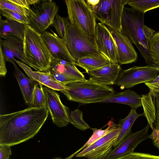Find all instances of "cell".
Wrapping results in <instances>:
<instances>
[{"label": "cell", "instance_id": "cell-42", "mask_svg": "<svg viewBox=\"0 0 159 159\" xmlns=\"http://www.w3.org/2000/svg\"><path fill=\"white\" fill-rule=\"evenodd\" d=\"M52 159H66V158L65 159H63L62 158H61V157H56V158H53Z\"/></svg>", "mask_w": 159, "mask_h": 159}, {"label": "cell", "instance_id": "cell-32", "mask_svg": "<svg viewBox=\"0 0 159 159\" xmlns=\"http://www.w3.org/2000/svg\"><path fill=\"white\" fill-rule=\"evenodd\" d=\"M7 9L27 17V10L12 2L9 0H0V10Z\"/></svg>", "mask_w": 159, "mask_h": 159}, {"label": "cell", "instance_id": "cell-11", "mask_svg": "<svg viewBox=\"0 0 159 159\" xmlns=\"http://www.w3.org/2000/svg\"><path fill=\"white\" fill-rule=\"evenodd\" d=\"M46 107L49 111L53 123L60 128L70 123L69 108L61 102L60 95L55 90L44 86Z\"/></svg>", "mask_w": 159, "mask_h": 159}, {"label": "cell", "instance_id": "cell-20", "mask_svg": "<svg viewBox=\"0 0 159 159\" xmlns=\"http://www.w3.org/2000/svg\"><path fill=\"white\" fill-rule=\"evenodd\" d=\"M52 72L65 75L78 80L86 79L84 75L74 64L64 60L52 59L49 72Z\"/></svg>", "mask_w": 159, "mask_h": 159}, {"label": "cell", "instance_id": "cell-26", "mask_svg": "<svg viewBox=\"0 0 159 159\" xmlns=\"http://www.w3.org/2000/svg\"><path fill=\"white\" fill-rule=\"evenodd\" d=\"M127 4L131 8L145 14L159 7V0H130Z\"/></svg>", "mask_w": 159, "mask_h": 159}, {"label": "cell", "instance_id": "cell-15", "mask_svg": "<svg viewBox=\"0 0 159 159\" xmlns=\"http://www.w3.org/2000/svg\"><path fill=\"white\" fill-rule=\"evenodd\" d=\"M0 45L6 61L16 65V57L30 66L25 57L23 40L15 36L7 35L0 39Z\"/></svg>", "mask_w": 159, "mask_h": 159}, {"label": "cell", "instance_id": "cell-34", "mask_svg": "<svg viewBox=\"0 0 159 159\" xmlns=\"http://www.w3.org/2000/svg\"><path fill=\"white\" fill-rule=\"evenodd\" d=\"M115 159H159V156L134 152Z\"/></svg>", "mask_w": 159, "mask_h": 159}, {"label": "cell", "instance_id": "cell-21", "mask_svg": "<svg viewBox=\"0 0 159 159\" xmlns=\"http://www.w3.org/2000/svg\"><path fill=\"white\" fill-rule=\"evenodd\" d=\"M14 74L17 81L23 98L25 103L32 106L33 94L36 83L25 76L16 65L14 66Z\"/></svg>", "mask_w": 159, "mask_h": 159}, {"label": "cell", "instance_id": "cell-1", "mask_svg": "<svg viewBox=\"0 0 159 159\" xmlns=\"http://www.w3.org/2000/svg\"><path fill=\"white\" fill-rule=\"evenodd\" d=\"M46 107L32 106L24 110L0 115V145L13 146L33 138L46 120Z\"/></svg>", "mask_w": 159, "mask_h": 159}, {"label": "cell", "instance_id": "cell-30", "mask_svg": "<svg viewBox=\"0 0 159 159\" xmlns=\"http://www.w3.org/2000/svg\"><path fill=\"white\" fill-rule=\"evenodd\" d=\"M46 101L43 85L37 83L34 90L32 107H46Z\"/></svg>", "mask_w": 159, "mask_h": 159}, {"label": "cell", "instance_id": "cell-12", "mask_svg": "<svg viewBox=\"0 0 159 159\" xmlns=\"http://www.w3.org/2000/svg\"><path fill=\"white\" fill-rule=\"evenodd\" d=\"M149 127L148 124L141 130L129 134L102 159H115L134 152L140 143L149 138Z\"/></svg>", "mask_w": 159, "mask_h": 159}, {"label": "cell", "instance_id": "cell-5", "mask_svg": "<svg viewBox=\"0 0 159 159\" xmlns=\"http://www.w3.org/2000/svg\"><path fill=\"white\" fill-rule=\"evenodd\" d=\"M65 2L70 24L86 35L94 37L97 19L91 6L84 0H66Z\"/></svg>", "mask_w": 159, "mask_h": 159}, {"label": "cell", "instance_id": "cell-4", "mask_svg": "<svg viewBox=\"0 0 159 159\" xmlns=\"http://www.w3.org/2000/svg\"><path fill=\"white\" fill-rule=\"evenodd\" d=\"M25 26L24 49L26 60L37 71L49 73L52 58L42 34L28 25Z\"/></svg>", "mask_w": 159, "mask_h": 159}, {"label": "cell", "instance_id": "cell-9", "mask_svg": "<svg viewBox=\"0 0 159 159\" xmlns=\"http://www.w3.org/2000/svg\"><path fill=\"white\" fill-rule=\"evenodd\" d=\"M159 74V66L156 65L134 66L126 70L122 69L114 84L130 88L139 84L153 81Z\"/></svg>", "mask_w": 159, "mask_h": 159}, {"label": "cell", "instance_id": "cell-41", "mask_svg": "<svg viewBox=\"0 0 159 159\" xmlns=\"http://www.w3.org/2000/svg\"><path fill=\"white\" fill-rule=\"evenodd\" d=\"M154 93H157V94H159V85L158 86V87H157V90H156L155 92Z\"/></svg>", "mask_w": 159, "mask_h": 159}, {"label": "cell", "instance_id": "cell-3", "mask_svg": "<svg viewBox=\"0 0 159 159\" xmlns=\"http://www.w3.org/2000/svg\"><path fill=\"white\" fill-rule=\"evenodd\" d=\"M63 85L65 89L59 91L68 100L84 104L98 103L115 93L112 88L89 80H77Z\"/></svg>", "mask_w": 159, "mask_h": 159}, {"label": "cell", "instance_id": "cell-28", "mask_svg": "<svg viewBox=\"0 0 159 159\" xmlns=\"http://www.w3.org/2000/svg\"><path fill=\"white\" fill-rule=\"evenodd\" d=\"M69 116L70 123L77 128L82 130H85L90 128L83 119V111L79 109L70 111Z\"/></svg>", "mask_w": 159, "mask_h": 159}, {"label": "cell", "instance_id": "cell-25", "mask_svg": "<svg viewBox=\"0 0 159 159\" xmlns=\"http://www.w3.org/2000/svg\"><path fill=\"white\" fill-rule=\"evenodd\" d=\"M155 99V98L150 90L147 94L141 96L142 106L143 110V116L147 118L148 124L152 130L154 129L153 125L156 120V109Z\"/></svg>", "mask_w": 159, "mask_h": 159}, {"label": "cell", "instance_id": "cell-36", "mask_svg": "<svg viewBox=\"0 0 159 159\" xmlns=\"http://www.w3.org/2000/svg\"><path fill=\"white\" fill-rule=\"evenodd\" d=\"M151 92L152 96L155 98V105L156 109L155 127H154V128L158 129H159V94L152 92L151 91Z\"/></svg>", "mask_w": 159, "mask_h": 159}, {"label": "cell", "instance_id": "cell-31", "mask_svg": "<svg viewBox=\"0 0 159 159\" xmlns=\"http://www.w3.org/2000/svg\"><path fill=\"white\" fill-rule=\"evenodd\" d=\"M70 24L68 18L62 17L57 14L53 20L52 25L59 38L63 39L68 25Z\"/></svg>", "mask_w": 159, "mask_h": 159}, {"label": "cell", "instance_id": "cell-2", "mask_svg": "<svg viewBox=\"0 0 159 159\" xmlns=\"http://www.w3.org/2000/svg\"><path fill=\"white\" fill-rule=\"evenodd\" d=\"M144 14L131 8L125 7L120 32L134 44L147 65H155L150 55L148 41L156 32L144 25Z\"/></svg>", "mask_w": 159, "mask_h": 159}, {"label": "cell", "instance_id": "cell-33", "mask_svg": "<svg viewBox=\"0 0 159 159\" xmlns=\"http://www.w3.org/2000/svg\"><path fill=\"white\" fill-rule=\"evenodd\" d=\"M0 10L1 15L7 19L16 21L24 25H28L27 19L25 16L7 9Z\"/></svg>", "mask_w": 159, "mask_h": 159}, {"label": "cell", "instance_id": "cell-8", "mask_svg": "<svg viewBox=\"0 0 159 159\" xmlns=\"http://www.w3.org/2000/svg\"><path fill=\"white\" fill-rule=\"evenodd\" d=\"M130 0H100L97 5L91 7L97 19L120 32L123 9Z\"/></svg>", "mask_w": 159, "mask_h": 159}, {"label": "cell", "instance_id": "cell-35", "mask_svg": "<svg viewBox=\"0 0 159 159\" xmlns=\"http://www.w3.org/2000/svg\"><path fill=\"white\" fill-rule=\"evenodd\" d=\"M39 0H9L12 2L27 10L30 8V6L38 2Z\"/></svg>", "mask_w": 159, "mask_h": 159}, {"label": "cell", "instance_id": "cell-38", "mask_svg": "<svg viewBox=\"0 0 159 159\" xmlns=\"http://www.w3.org/2000/svg\"><path fill=\"white\" fill-rule=\"evenodd\" d=\"M6 61L3 54L2 48L0 47V74L1 76H4L7 73V71L6 66Z\"/></svg>", "mask_w": 159, "mask_h": 159}, {"label": "cell", "instance_id": "cell-18", "mask_svg": "<svg viewBox=\"0 0 159 159\" xmlns=\"http://www.w3.org/2000/svg\"><path fill=\"white\" fill-rule=\"evenodd\" d=\"M15 61L28 76L33 81L55 91H59L65 89L64 86L56 80L49 72L33 71L31 68L21 61L16 59Z\"/></svg>", "mask_w": 159, "mask_h": 159}, {"label": "cell", "instance_id": "cell-24", "mask_svg": "<svg viewBox=\"0 0 159 159\" xmlns=\"http://www.w3.org/2000/svg\"><path fill=\"white\" fill-rule=\"evenodd\" d=\"M143 114H139L136 109H131L129 115L125 118L120 119L118 125L119 132L118 137L113 146L116 148L127 136L131 133V128L135 120Z\"/></svg>", "mask_w": 159, "mask_h": 159}, {"label": "cell", "instance_id": "cell-13", "mask_svg": "<svg viewBox=\"0 0 159 159\" xmlns=\"http://www.w3.org/2000/svg\"><path fill=\"white\" fill-rule=\"evenodd\" d=\"M100 52L107 57L112 63H118L116 46L110 32L103 23H97L94 37Z\"/></svg>", "mask_w": 159, "mask_h": 159}, {"label": "cell", "instance_id": "cell-16", "mask_svg": "<svg viewBox=\"0 0 159 159\" xmlns=\"http://www.w3.org/2000/svg\"><path fill=\"white\" fill-rule=\"evenodd\" d=\"M42 38L52 58L65 61L75 64V61L68 51L62 39L55 33L45 31L42 34Z\"/></svg>", "mask_w": 159, "mask_h": 159}, {"label": "cell", "instance_id": "cell-37", "mask_svg": "<svg viewBox=\"0 0 159 159\" xmlns=\"http://www.w3.org/2000/svg\"><path fill=\"white\" fill-rule=\"evenodd\" d=\"M0 159H9L11 154L10 146L6 145H0Z\"/></svg>", "mask_w": 159, "mask_h": 159}, {"label": "cell", "instance_id": "cell-6", "mask_svg": "<svg viewBox=\"0 0 159 159\" xmlns=\"http://www.w3.org/2000/svg\"><path fill=\"white\" fill-rule=\"evenodd\" d=\"M62 39L75 62L80 58L100 52L94 37L86 35L70 24L67 26Z\"/></svg>", "mask_w": 159, "mask_h": 159}, {"label": "cell", "instance_id": "cell-40", "mask_svg": "<svg viewBox=\"0 0 159 159\" xmlns=\"http://www.w3.org/2000/svg\"><path fill=\"white\" fill-rule=\"evenodd\" d=\"M86 1L89 5L91 7H92L97 5L99 2L100 0H87Z\"/></svg>", "mask_w": 159, "mask_h": 159}, {"label": "cell", "instance_id": "cell-23", "mask_svg": "<svg viewBox=\"0 0 159 159\" xmlns=\"http://www.w3.org/2000/svg\"><path fill=\"white\" fill-rule=\"evenodd\" d=\"M25 25L7 19L2 20L0 17V37L2 39L7 35L17 37L24 41L25 33Z\"/></svg>", "mask_w": 159, "mask_h": 159}, {"label": "cell", "instance_id": "cell-22", "mask_svg": "<svg viewBox=\"0 0 159 159\" xmlns=\"http://www.w3.org/2000/svg\"><path fill=\"white\" fill-rule=\"evenodd\" d=\"M111 63L104 55L98 52L80 58L75 62V65L84 69L87 73Z\"/></svg>", "mask_w": 159, "mask_h": 159}, {"label": "cell", "instance_id": "cell-27", "mask_svg": "<svg viewBox=\"0 0 159 159\" xmlns=\"http://www.w3.org/2000/svg\"><path fill=\"white\" fill-rule=\"evenodd\" d=\"M114 124L113 122L110 120L107 124L108 127L105 129H92L93 131V134L79 150L66 159H71L73 157L75 156L81 150L92 144L104 136L110 130Z\"/></svg>", "mask_w": 159, "mask_h": 159}, {"label": "cell", "instance_id": "cell-17", "mask_svg": "<svg viewBox=\"0 0 159 159\" xmlns=\"http://www.w3.org/2000/svg\"><path fill=\"white\" fill-rule=\"evenodd\" d=\"M121 70L120 65L118 64L111 63L87 73L89 75V80L108 85L115 84Z\"/></svg>", "mask_w": 159, "mask_h": 159}, {"label": "cell", "instance_id": "cell-19", "mask_svg": "<svg viewBox=\"0 0 159 159\" xmlns=\"http://www.w3.org/2000/svg\"><path fill=\"white\" fill-rule=\"evenodd\" d=\"M118 103L128 105L131 109H136L142 106L141 96L135 92L128 89L122 92L115 93L98 103Z\"/></svg>", "mask_w": 159, "mask_h": 159}, {"label": "cell", "instance_id": "cell-7", "mask_svg": "<svg viewBox=\"0 0 159 159\" xmlns=\"http://www.w3.org/2000/svg\"><path fill=\"white\" fill-rule=\"evenodd\" d=\"M27 10L28 25L42 34L52 24L59 7L55 1L39 0Z\"/></svg>", "mask_w": 159, "mask_h": 159}, {"label": "cell", "instance_id": "cell-29", "mask_svg": "<svg viewBox=\"0 0 159 159\" xmlns=\"http://www.w3.org/2000/svg\"><path fill=\"white\" fill-rule=\"evenodd\" d=\"M148 47L154 63L159 66V31L155 32L149 40Z\"/></svg>", "mask_w": 159, "mask_h": 159}, {"label": "cell", "instance_id": "cell-14", "mask_svg": "<svg viewBox=\"0 0 159 159\" xmlns=\"http://www.w3.org/2000/svg\"><path fill=\"white\" fill-rule=\"evenodd\" d=\"M106 26L116 45L118 64L120 65L136 62L138 60V56L132 43L121 32L109 26Z\"/></svg>", "mask_w": 159, "mask_h": 159}, {"label": "cell", "instance_id": "cell-39", "mask_svg": "<svg viewBox=\"0 0 159 159\" xmlns=\"http://www.w3.org/2000/svg\"><path fill=\"white\" fill-rule=\"evenodd\" d=\"M148 87L149 90L152 92H155L159 85V74L156 78L152 81L144 83Z\"/></svg>", "mask_w": 159, "mask_h": 159}, {"label": "cell", "instance_id": "cell-10", "mask_svg": "<svg viewBox=\"0 0 159 159\" xmlns=\"http://www.w3.org/2000/svg\"><path fill=\"white\" fill-rule=\"evenodd\" d=\"M118 124H114L104 136L78 153L76 157L102 159L112 149L119 132Z\"/></svg>", "mask_w": 159, "mask_h": 159}]
</instances>
